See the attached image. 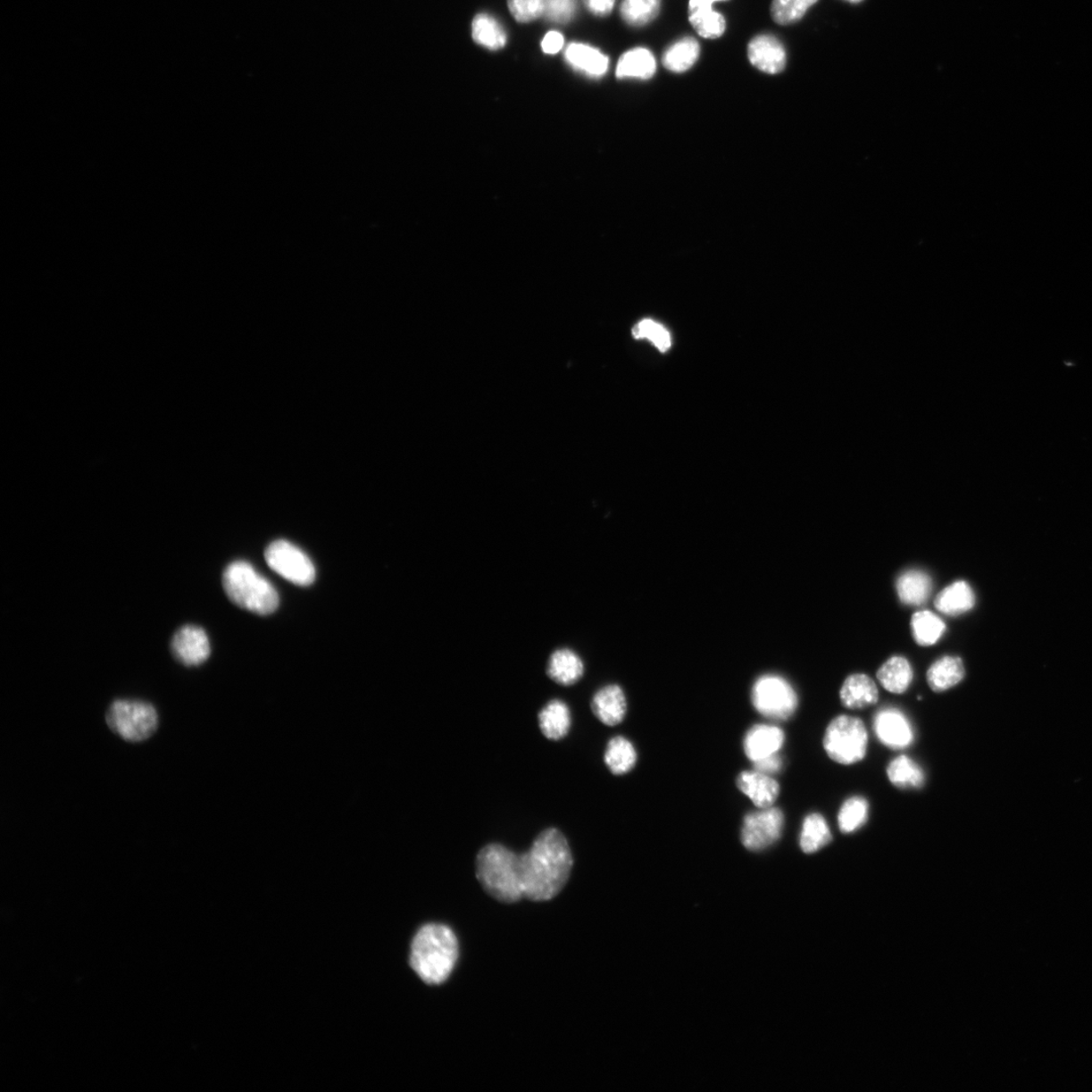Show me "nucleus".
<instances>
[{
  "mask_svg": "<svg viewBox=\"0 0 1092 1092\" xmlns=\"http://www.w3.org/2000/svg\"><path fill=\"white\" fill-rule=\"evenodd\" d=\"M784 740L782 729L774 725L758 724L746 732L744 750L746 757L755 762L777 754Z\"/></svg>",
  "mask_w": 1092,
  "mask_h": 1092,
  "instance_id": "nucleus-14",
  "label": "nucleus"
},
{
  "mask_svg": "<svg viewBox=\"0 0 1092 1092\" xmlns=\"http://www.w3.org/2000/svg\"><path fill=\"white\" fill-rule=\"evenodd\" d=\"M783 829L784 814L780 809L762 808L746 815L740 838L747 850L760 852L775 844L782 836Z\"/></svg>",
  "mask_w": 1092,
  "mask_h": 1092,
  "instance_id": "nucleus-9",
  "label": "nucleus"
},
{
  "mask_svg": "<svg viewBox=\"0 0 1092 1092\" xmlns=\"http://www.w3.org/2000/svg\"><path fill=\"white\" fill-rule=\"evenodd\" d=\"M700 56V45L693 37H685L671 44L663 52V65L669 71L683 73L688 71Z\"/></svg>",
  "mask_w": 1092,
  "mask_h": 1092,
  "instance_id": "nucleus-24",
  "label": "nucleus"
},
{
  "mask_svg": "<svg viewBox=\"0 0 1092 1092\" xmlns=\"http://www.w3.org/2000/svg\"><path fill=\"white\" fill-rule=\"evenodd\" d=\"M874 730L878 739L893 750H904L914 738L910 721L896 708L882 709L875 715Z\"/></svg>",
  "mask_w": 1092,
  "mask_h": 1092,
  "instance_id": "nucleus-11",
  "label": "nucleus"
},
{
  "mask_svg": "<svg viewBox=\"0 0 1092 1092\" xmlns=\"http://www.w3.org/2000/svg\"><path fill=\"white\" fill-rule=\"evenodd\" d=\"M539 729L546 738L561 740L568 736L571 717L569 706L563 701L554 699L540 710Z\"/></svg>",
  "mask_w": 1092,
  "mask_h": 1092,
  "instance_id": "nucleus-19",
  "label": "nucleus"
},
{
  "mask_svg": "<svg viewBox=\"0 0 1092 1092\" xmlns=\"http://www.w3.org/2000/svg\"><path fill=\"white\" fill-rule=\"evenodd\" d=\"M869 804L865 798L854 796L847 799L839 809L838 822L839 830L852 834L864 826L868 820Z\"/></svg>",
  "mask_w": 1092,
  "mask_h": 1092,
  "instance_id": "nucleus-33",
  "label": "nucleus"
},
{
  "mask_svg": "<svg viewBox=\"0 0 1092 1092\" xmlns=\"http://www.w3.org/2000/svg\"><path fill=\"white\" fill-rule=\"evenodd\" d=\"M591 708L598 721L608 727H615L624 720L628 701L620 686L607 685L595 693Z\"/></svg>",
  "mask_w": 1092,
  "mask_h": 1092,
  "instance_id": "nucleus-13",
  "label": "nucleus"
},
{
  "mask_svg": "<svg viewBox=\"0 0 1092 1092\" xmlns=\"http://www.w3.org/2000/svg\"><path fill=\"white\" fill-rule=\"evenodd\" d=\"M738 788L753 801L758 808H768L775 804L780 793V786L769 775L758 771H746L737 779Z\"/></svg>",
  "mask_w": 1092,
  "mask_h": 1092,
  "instance_id": "nucleus-15",
  "label": "nucleus"
},
{
  "mask_svg": "<svg viewBox=\"0 0 1092 1092\" xmlns=\"http://www.w3.org/2000/svg\"><path fill=\"white\" fill-rule=\"evenodd\" d=\"M574 858L560 829L542 830L529 850L518 854V871L524 898L536 903L554 898L569 881Z\"/></svg>",
  "mask_w": 1092,
  "mask_h": 1092,
  "instance_id": "nucleus-1",
  "label": "nucleus"
},
{
  "mask_svg": "<svg viewBox=\"0 0 1092 1092\" xmlns=\"http://www.w3.org/2000/svg\"><path fill=\"white\" fill-rule=\"evenodd\" d=\"M476 875L488 896L504 904H515L523 896L518 871V854L507 846L492 843L479 850Z\"/></svg>",
  "mask_w": 1092,
  "mask_h": 1092,
  "instance_id": "nucleus-3",
  "label": "nucleus"
},
{
  "mask_svg": "<svg viewBox=\"0 0 1092 1092\" xmlns=\"http://www.w3.org/2000/svg\"><path fill=\"white\" fill-rule=\"evenodd\" d=\"M171 652L174 658L185 666H198L207 661L210 656L209 637L198 626H182L172 637Z\"/></svg>",
  "mask_w": 1092,
  "mask_h": 1092,
  "instance_id": "nucleus-10",
  "label": "nucleus"
},
{
  "mask_svg": "<svg viewBox=\"0 0 1092 1092\" xmlns=\"http://www.w3.org/2000/svg\"><path fill=\"white\" fill-rule=\"evenodd\" d=\"M604 761L611 773L621 776L629 773L635 768L638 754L635 746L628 738L615 737L609 740Z\"/></svg>",
  "mask_w": 1092,
  "mask_h": 1092,
  "instance_id": "nucleus-26",
  "label": "nucleus"
},
{
  "mask_svg": "<svg viewBox=\"0 0 1092 1092\" xmlns=\"http://www.w3.org/2000/svg\"><path fill=\"white\" fill-rule=\"evenodd\" d=\"M563 37L559 32H549L541 42L542 50L546 54H556L563 46Z\"/></svg>",
  "mask_w": 1092,
  "mask_h": 1092,
  "instance_id": "nucleus-40",
  "label": "nucleus"
},
{
  "mask_svg": "<svg viewBox=\"0 0 1092 1092\" xmlns=\"http://www.w3.org/2000/svg\"><path fill=\"white\" fill-rule=\"evenodd\" d=\"M829 824L820 813L809 814L802 826L799 844L805 854L819 852L831 842Z\"/></svg>",
  "mask_w": 1092,
  "mask_h": 1092,
  "instance_id": "nucleus-28",
  "label": "nucleus"
},
{
  "mask_svg": "<svg viewBox=\"0 0 1092 1092\" xmlns=\"http://www.w3.org/2000/svg\"><path fill=\"white\" fill-rule=\"evenodd\" d=\"M975 605V595L972 588L966 582L959 581L945 588L937 596L935 606L941 613L956 616L967 613Z\"/></svg>",
  "mask_w": 1092,
  "mask_h": 1092,
  "instance_id": "nucleus-23",
  "label": "nucleus"
},
{
  "mask_svg": "<svg viewBox=\"0 0 1092 1092\" xmlns=\"http://www.w3.org/2000/svg\"><path fill=\"white\" fill-rule=\"evenodd\" d=\"M661 11L660 0H623L621 14L626 24L644 27L651 24Z\"/></svg>",
  "mask_w": 1092,
  "mask_h": 1092,
  "instance_id": "nucleus-31",
  "label": "nucleus"
},
{
  "mask_svg": "<svg viewBox=\"0 0 1092 1092\" xmlns=\"http://www.w3.org/2000/svg\"><path fill=\"white\" fill-rule=\"evenodd\" d=\"M564 55L574 70L590 78L600 79L608 71L609 58L589 45L572 43Z\"/></svg>",
  "mask_w": 1092,
  "mask_h": 1092,
  "instance_id": "nucleus-17",
  "label": "nucleus"
},
{
  "mask_svg": "<svg viewBox=\"0 0 1092 1092\" xmlns=\"http://www.w3.org/2000/svg\"><path fill=\"white\" fill-rule=\"evenodd\" d=\"M912 629L916 644L929 646L941 638L946 625L940 617L930 611H920L912 618Z\"/></svg>",
  "mask_w": 1092,
  "mask_h": 1092,
  "instance_id": "nucleus-30",
  "label": "nucleus"
},
{
  "mask_svg": "<svg viewBox=\"0 0 1092 1092\" xmlns=\"http://www.w3.org/2000/svg\"><path fill=\"white\" fill-rule=\"evenodd\" d=\"M965 676L963 662L956 656H944L928 671L927 679L930 689L941 693L959 684Z\"/></svg>",
  "mask_w": 1092,
  "mask_h": 1092,
  "instance_id": "nucleus-22",
  "label": "nucleus"
},
{
  "mask_svg": "<svg viewBox=\"0 0 1092 1092\" xmlns=\"http://www.w3.org/2000/svg\"><path fill=\"white\" fill-rule=\"evenodd\" d=\"M877 679L886 690L903 694L913 682V669L904 658L893 656L878 671Z\"/></svg>",
  "mask_w": 1092,
  "mask_h": 1092,
  "instance_id": "nucleus-25",
  "label": "nucleus"
},
{
  "mask_svg": "<svg viewBox=\"0 0 1092 1092\" xmlns=\"http://www.w3.org/2000/svg\"><path fill=\"white\" fill-rule=\"evenodd\" d=\"M616 0H584V4L596 17H607L614 9Z\"/></svg>",
  "mask_w": 1092,
  "mask_h": 1092,
  "instance_id": "nucleus-39",
  "label": "nucleus"
},
{
  "mask_svg": "<svg viewBox=\"0 0 1092 1092\" xmlns=\"http://www.w3.org/2000/svg\"><path fill=\"white\" fill-rule=\"evenodd\" d=\"M473 40L490 50H499L507 43L505 29L500 22L487 13H479L472 21Z\"/></svg>",
  "mask_w": 1092,
  "mask_h": 1092,
  "instance_id": "nucleus-29",
  "label": "nucleus"
},
{
  "mask_svg": "<svg viewBox=\"0 0 1092 1092\" xmlns=\"http://www.w3.org/2000/svg\"><path fill=\"white\" fill-rule=\"evenodd\" d=\"M823 747L829 757L842 765H853L865 758L868 732L857 717L841 715L829 724Z\"/></svg>",
  "mask_w": 1092,
  "mask_h": 1092,
  "instance_id": "nucleus-5",
  "label": "nucleus"
},
{
  "mask_svg": "<svg viewBox=\"0 0 1092 1092\" xmlns=\"http://www.w3.org/2000/svg\"><path fill=\"white\" fill-rule=\"evenodd\" d=\"M889 781L900 789H920L925 785L922 769L907 755H899L888 768Z\"/></svg>",
  "mask_w": 1092,
  "mask_h": 1092,
  "instance_id": "nucleus-27",
  "label": "nucleus"
},
{
  "mask_svg": "<svg viewBox=\"0 0 1092 1092\" xmlns=\"http://www.w3.org/2000/svg\"><path fill=\"white\" fill-rule=\"evenodd\" d=\"M508 6L514 19L525 24L544 15L546 0H508Z\"/></svg>",
  "mask_w": 1092,
  "mask_h": 1092,
  "instance_id": "nucleus-36",
  "label": "nucleus"
},
{
  "mask_svg": "<svg viewBox=\"0 0 1092 1092\" xmlns=\"http://www.w3.org/2000/svg\"><path fill=\"white\" fill-rule=\"evenodd\" d=\"M460 954L454 931L446 925L429 923L417 931L411 945L410 965L429 985L445 983L452 975Z\"/></svg>",
  "mask_w": 1092,
  "mask_h": 1092,
  "instance_id": "nucleus-2",
  "label": "nucleus"
},
{
  "mask_svg": "<svg viewBox=\"0 0 1092 1092\" xmlns=\"http://www.w3.org/2000/svg\"><path fill=\"white\" fill-rule=\"evenodd\" d=\"M899 599L908 606H921L929 600L933 582L925 571L911 570L904 572L896 583Z\"/></svg>",
  "mask_w": 1092,
  "mask_h": 1092,
  "instance_id": "nucleus-20",
  "label": "nucleus"
},
{
  "mask_svg": "<svg viewBox=\"0 0 1092 1092\" xmlns=\"http://www.w3.org/2000/svg\"><path fill=\"white\" fill-rule=\"evenodd\" d=\"M270 568L288 582L309 586L315 581L316 570L309 556L287 540L272 542L265 551Z\"/></svg>",
  "mask_w": 1092,
  "mask_h": 1092,
  "instance_id": "nucleus-8",
  "label": "nucleus"
},
{
  "mask_svg": "<svg viewBox=\"0 0 1092 1092\" xmlns=\"http://www.w3.org/2000/svg\"><path fill=\"white\" fill-rule=\"evenodd\" d=\"M656 71V61L653 53L646 48H635L628 52L618 61L616 68L617 79H638L648 80Z\"/></svg>",
  "mask_w": 1092,
  "mask_h": 1092,
  "instance_id": "nucleus-21",
  "label": "nucleus"
},
{
  "mask_svg": "<svg viewBox=\"0 0 1092 1092\" xmlns=\"http://www.w3.org/2000/svg\"><path fill=\"white\" fill-rule=\"evenodd\" d=\"M845 2L856 4L862 3L863 0H845Z\"/></svg>",
  "mask_w": 1092,
  "mask_h": 1092,
  "instance_id": "nucleus-42",
  "label": "nucleus"
},
{
  "mask_svg": "<svg viewBox=\"0 0 1092 1092\" xmlns=\"http://www.w3.org/2000/svg\"><path fill=\"white\" fill-rule=\"evenodd\" d=\"M584 671L583 660L571 648H559L549 656L546 673L557 684L574 685L581 679Z\"/></svg>",
  "mask_w": 1092,
  "mask_h": 1092,
  "instance_id": "nucleus-16",
  "label": "nucleus"
},
{
  "mask_svg": "<svg viewBox=\"0 0 1092 1092\" xmlns=\"http://www.w3.org/2000/svg\"><path fill=\"white\" fill-rule=\"evenodd\" d=\"M688 13L689 21L700 37L717 39L724 34L727 21L721 13L713 11V7H704Z\"/></svg>",
  "mask_w": 1092,
  "mask_h": 1092,
  "instance_id": "nucleus-32",
  "label": "nucleus"
},
{
  "mask_svg": "<svg viewBox=\"0 0 1092 1092\" xmlns=\"http://www.w3.org/2000/svg\"><path fill=\"white\" fill-rule=\"evenodd\" d=\"M576 0H546L545 17L555 24H567L574 18Z\"/></svg>",
  "mask_w": 1092,
  "mask_h": 1092,
  "instance_id": "nucleus-37",
  "label": "nucleus"
},
{
  "mask_svg": "<svg viewBox=\"0 0 1092 1092\" xmlns=\"http://www.w3.org/2000/svg\"><path fill=\"white\" fill-rule=\"evenodd\" d=\"M106 723L127 742L139 743L154 735L158 727V714L147 702L120 699L110 706Z\"/></svg>",
  "mask_w": 1092,
  "mask_h": 1092,
  "instance_id": "nucleus-6",
  "label": "nucleus"
},
{
  "mask_svg": "<svg viewBox=\"0 0 1092 1092\" xmlns=\"http://www.w3.org/2000/svg\"><path fill=\"white\" fill-rule=\"evenodd\" d=\"M632 335L637 339L646 338L650 340L662 353L667 351L671 345V335L666 328L650 319L640 321L633 328Z\"/></svg>",
  "mask_w": 1092,
  "mask_h": 1092,
  "instance_id": "nucleus-35",
  "label": "nucleus"
},
{
  "mask_svg": "<svg viewBox=\"0 0 1092 1092\" xmlns=\"http://www.w3.org/2000/svg\"><path fill=\"white\" fill-rule=\"evenodd\" d=\"M721 2H727V0H689L688 11L713 7L716 3Z\"/></svg>",
  "mask_w": 1092,
  "mask_h": 1092,
  "instance_id": "nucleus-41",
  "label": "nucleus"
},
{
  "mask_svg": "<svg viewBox=\"0 0 1092 1092\" xmlns=\"http://www.w3.org/2000/svg\"><path fill=\"white\" fill-rule=\"evenodd\" d=\"M753 705L767 719L786 721L796 712L798 697L793 687L777 675L762 676L752 690Z\"/></svg>",
  "mask_w": 1092,
  "mask_h": 1092,
  "instance_id": "nucleus-7",
  "label": "nucleus"
},
{
  "mask_svg": "<svg viewBox=\"0 0 1092 1092\" xmlns=\"http://www.w3.org/2000/svg\"><path fill=\"white\" fill-rule=\"evenodd\" d=\"M223 587L234 604L250 613L269 615L279 607L276 588L246 562L229 564L223 574Z\"/></svg>",
  "mask_w": 1092,
  "mask_h": 1092,
  "instance_id": "nucleus-4",
  "label": "nucleus"
},
{
  "mask_svg": "<svg viewBox=\"0 0 1092 1092\" xmlns=\"http://www.w3.org/2000/svg\"><path fill=\"white\" fill-rule=\"evenodd\" d=\"M816 3H819V0H773L771 4V17L779 25H793L804 18Z\"/></svg>",
  "mask_w": 1092,
  "mask_h": 1092,
  "instance_id": "nucleus-34",
  "label": "nucleus"
},
{
  "mask_svg": "<svg viewBox=\"0 0 1092 1092\" xmlns=\"http://www.w3.org/2000/svg\"><path fill=\"white\" fill-rule=\"evenodd\" d=\"M839 697L845 707L862 709L876 704L879 692L871 678L854 674L846 679Z\"/></svg>",
  "mask_w": 1092,
  "mask_h": 1092,
  "instance_id": "nucleus-18",
  "label": "nucleus"
},
{
  "mask_svg": "<svg viewBox=\"0 0 1092 1092\" xmlns=\"http://www.w3.org/2000/svg\"><path fill=\"white\" fill-rule=\"evenodd\" d=\"M750 63L762 72L781 73L788 64V53L777 37L763 34L753 38L747 46Z\"/></svg>",
  "mask_w": 1092,
  "mask_h": 1092,
  "instance_id": "nucleus-12",
  "label": "nucleus"
},
{
  "mask_svg": "<svg viewBox=\"0 0 1092 1092\" xmlns=\"http://www.w3.org/2000/svg\"><path fill=\"white\" fill-rule=\"evenodd\" d=\"M754 771H758V772L763 774H776L780 772L783 767V762L780 755L775 754L769 755L767 758L754 762Z\"/></svg>",
  "mask_w": 1092,
  "mask_h": 1092,
  "instance_id": "nucleus-38",
  "label": "nucleus"
}]
</instances>
